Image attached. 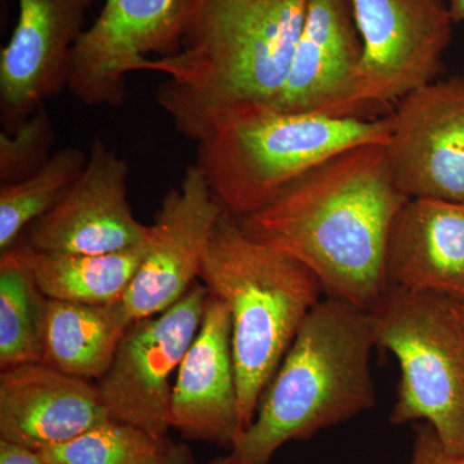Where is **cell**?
Wrapping results in <instances>:
<instances>
[{
	"instance_id": "2",
	"label": "cell",
	"mask_w": 464,
	"mask_h": 464,
	"mask_svg": "<svg viewBox=\"0 0 464 464\" xmlns=\"http://www.w3.org/2000/svg\"><path fill=\"white\" fill-rule=\"evenodd\" d=\"M308 0H192L179 51L139 72L166 75L155 99L199 142L232 116L273 108L288 78Z\"/></svg>"
},
{
	"instance_id": "12",
	"label": "cell",
	"mask_w": 464,
	"mask_h": 464,
	"mask_svg": "<svg viewBox=\"0 0 464 464\" xmlns=\"http://www.w3.org/2000/svg\"><path fill=\"white\" fill-rule=\"evenodd\" d=\"M130 167L102 140H93L74 185L21 237L33 249L63 255H106L145 246L150 226L128 200Z\"/></svg>"
},
{
	"instance_id": "24",
	"label": "cell",
	"mask_w": 464,
	"mask_h": 464,
	"mask_svg": "<svg viewBox=\"0 0 464 464\" xmlns=\"http://www.w3.org/2000/svg\"><path fill=\"white\" fill-rule=\"evenodd\" d=\"M408 464H464V456L449 453L431 424H414L413 456Z\"/></svg>"
},
{
	"instance_id": "22",
	"label": "cell",
	"mask_w": 464,
	"mask_h": 464,
	"mask_svg": "<svg viewBox=\"0 0 464 464\" xmlns=\"http://www.w3.org/2000/svg\"><path fill=\"white\" fill-rule=\"evenodd\" d=\"M41 454L51 464H172L181 456L167 439L111 418Z\"/></svg>"
},
{
	"instance_id": "25",
	"label": "cell",
	"mask_w": 464,
	"mask_h": 464,
	"mask_svg": "<svg viewBox=\"0 0 464 464\" xmlns=\"http://www.w3.org/2000/svg\"><path fill=\"white\" fill-rule=\"evenodd\" d=\"M0 464H50L38 451L0 440Z\"/></svg>"
},
{
	"instance_id": "3",
	"label": "cell",
	"mask_w": 464,
	"mask_h": 464,
	"mask_svg": "<svg viewBox=\"0 0 464 464\" xmlns=\"http://www.w3.org/2000/svg\"><path fill=\"white\" fill-rule=\"evenodd\" d=\"M374 347L373 314L331 295L320 301L302 324L231 456L268 464L286 442L304 441L373 408Z\"/></svg>"
},
{
	"instance_id": "21",
	"label": "cell",
	"mask_w": 464,
	"mask_h": 464,
	"mask_svg": "<svg viewBox=\"0 0 464 464\" xmlns=\"http://www.w3.org/2000/svg\"><path fill=\"white\" fill-rule=\"evenodd\" d=\"M83 150L53 152L38 172L0 188V250L11 248L27 228L63 199L87 164Z\"/></svg>"
},
{
	"instance_id": "20",
	"label": "cell",
	"mask_w": 464,
	"mask_h": 464,
	"mask_svg": "<svg viewBox=\"0 0 464 464\" xmlns=\"http://www.w3.org/2000/svg\"><path fill=\"white\" fill-rule=\"evenodd\" d=\"M48 299L16 246L0 258V368L43 362Z\"/></svg>"
},
{
	"instance_id": "19",
	"label": "cell",
	"mask_w": 464,
	"mask_h": 464,
	"mask_svg": "<svg viewBox=\"0 0 464 464\" xmlns=\"http://www.w3.org/2000/svg\"><path fill=\"white\" fill-rule=\"evenodd\" d=\"M14 246L45 298L106 304L123 298L145 257L148 243L106 255L38 252L23 237Z\"/></svg>"
},
{
	"instance_id": "14",
	"label": "cell",
	"mask_w": 464,
	"mask_h": 464,
	"mask_svg": "<svg viewBox=\"0 0 464 464\" xmlns=\"http://www.w3.org/2000/svg\"><path fill=\"white\" fill-rule=\"evenodd\" d=\"M100 0H17L11 39L0 52V111L8 132L67 88L70 57Z\"/></svg>"
},
{
	"instance_id": "27",
	"label": "cell",
	"mask_w": 464,
	"mask_h": 464,
	"mask_svg": "<svg viewBox=\"0 0 464 464\" xmlns=\"http://www.w3.org/2000/svg\"><path fill=\"white\" fill-rule=\"evenodd\" d=\"M201 464H250L246 462H241V460L237 459L234 456H228L226 458H222V459L213 460V462L201 463Z\"/></svg>"
},
{
	"instance_id": "23",
	"label": "cell",
	"mask_w": 464,
	"mask_h": 464,
	"mask_svg": "<svg viewBox=\"0 0 464 464\" xmlns=\"http://www.w3.org/2000/svg\"><path fill=\"white\" fill-rule=\"evenodd\" d=\"M54 132L51 116L41 105L12 132L0 134V181L8 185L38 172L52 155Z\"/></svg>"
},
{
	"instance_id": "10",
	"label": "cell",
	"mask_w": 464,
	"mask_h": 464,
	"mask_svg": "<svg viewBox=\"0 0 464 464\" xmlns=\"http://www.w3.org/2000/svg\"><path fill=\"white\" fill-rule=\"evenodd\" d=\"M384 145L393 181L409 199L464 203V78L409 92L390 114Z\"/></svg>"
},
{
	"instance_id": "30",
	"label": "cell",
	"mask_w": 464,
	"mask_h": 464,
	"mask_svg": "<svg viewBox=\"0 0 464 464\" xmlns=\"http://www.w3.org/2000/svg\"><path fill=\"white\" fill-rule=\"evenodd\" d=\"M51 464V463H50Z\"/></svg>"
},
{
	"instance_id": "15",
	"label": "cell",
	"mask_w": 464,
	"mask_h": 464,
	"mask_svg": "<svg viewBox=\"0 0 464 464\" xmlns=\"http://www.w3.org/2000/svg\"><path fill=\"white\" fill-rule=\"evenodd\" d=\"M169 423L183 438L231 449L243 435L227 308L210 295L197 337L179 368Z\"/></svg>"
},
{
	"instance_id": "28",
	"label": "cell",
	"mask_w": 464,
	"mask_h": 464,
	"mask_svg": "<svg viewBox=\"0 0 464 464\" xmlns=\"http://www.w3.org/2000/svg\"><path fill=\"white\" fill-rule=\"evenodd\" d=\"M456 311L464 328V302H456Z\"/></svg>"
},
{
	"instance_id": "17",
	"label": "cell",
	"mask_w": 464,
	"mask_h": 464,
	"mask_svg": "<svg viewBox=\"0 0 464 464\" xmlns=\"http://www.w3.org/2000/svg\"><path fill=\"white\" fill-rule=\"evenodd\" d=\"M384 273L387 288L464 302V203L406 200L391 226Z\"/></svg>"
},
{
	"instance_id": "1",
	"label": "cell",
	"mask_w": 464,
	"mask_h": 464,
	"mask_svg": "<svg viewBox=\"0 0 464 464\" xmlns=\"http://www.w3.org/2000/svg\"><path fill=\"white\" fill-rule=\"evenodd\" d=\"M408 199L384 145L371 143L323 161L237 222L253 240L310 268L331 297L372 313L387 290L391 226Z\"/></svg>"
},
{
	"instance_id": "4",
	"label": "cell",
	"mask_w": 464,
	"mask_h": 464,
	"mask_svg": "<svg viewBox=\"0 0 464 464\" xmlns=\"http://www.w3.org/2000/svg\"><path fill=\"white\" fill-rule=\"evenodd\" d=\"M200 279L231 319L244 431L308 314L322 299L315 274L285 253L253 240L222 209Z\"/></svg>"
},
{
	"instance_id": "13",
	"label": "cell",
	"mask_w": 464,
	"mask_h": 464,
	"mask_svg": "<svg viewBox=\"0 0 464 464\" xmlns=\"http://www.w3.org/2000/svg\"><path fill=\"white\" fill-rule=\"evenodd\" d=\"M362 43L348 0H308L288 78L273 108L329 118H372L360 97Z\"/></svg>"
},
{
	"instance_id": "9",
	"label": "cell",
	"mask_w": 464,
	"mask_h": 464,
	"mask_svg": "<svg viewBox=\"0 0 464 464\" xmlns=\"http://www.w3.org/2000/svg\"><path fill=\"white\" fill-rule=\"evenodd\" d=\"M192 0H105L72 50L67 90L87 106L119 108L127 76L149 54L179 51Z\"/></svg>"
},
{
	"instance_id": "5",
	"label": "cell",
	"mask_w": 464,
	"mask_h": 464,
	"mask_svg": "<svg viewBox=\"0 0 464 464\" xmlns=\"http://www.w3.org/2000/svg\"><path fill=\"white\" fill-rule=\"evenodd\" d=\"M389 115L329 118L274 108L227 119L198 142L197 166L217 203L241 219L329 158L356 146L386 145Z\"/></svg>"
},
{
	"instance_id": "18",
	"label": "cell",
	"mask_w": 464,
	"mask_h": 464,
	"mask_svg": "<svg viewBox=\"0 0 464 464\" xmlns=\"http://www.w3.org/2000/svg\"><path fill=\"white\" fill-rule=\"evenodd\" d=\"M130 325L121 299L106 304L48 299L43 362L72 377L99 381Z\"/></svg>"
},
{
	"instance_id": "8",
	"label": "cell",
	"mask_w": 464,
	"mask_h": 464,
	"mask_svg": "<svg viewBox=\"0 0 464 464\" xmlns=\"http://www.w3.org/2000/svg\"><path fill=\"white\" fill-rule=\"evenodd\" d=\"M362 43L360 97L380 110L438 79L453 38L448 0H348Z\"/></svg>"
},
{
	"instance_id": "7",
	"label": "cell",
	"mask_w": 464,
	"mask_h": 464,
	"mask_svg": "<svg viewBox=\"0 0 464 464\" xmlns=\"http://www.w3.org/2000/svg\"><path fill=\"white\" fill-rule=\"evenodd\" d=\"M209 298L207 286L195 283L173 306L128 328L109 371L96 383L111 420L167 438L170 375L197 337Z\"/></svg>"
},
{
	"instance_id": "11",
	"label": "cell",
	"mask_w": 464,
	"mask_h": 464,
	"mask_svg": "<svg viewBox=\"0 0 464 464\" xmlns=\"http://www.w3.org/2000/svg\"><path fill=\"white\" fill-rule=\"evenodd\" d=\"M221 213L200 168H186L161 201L145 257L121 298L130 323L163 313L197 283Z\"/></svg>"
},
{
	"instance_id": "16",
	"label": "cell",
	"mask_w": 464,
	"mask_h": 464,
	"mask_svg": "<svg viewBox=\"0 0 464 464\" xmlns=\"http://www.w3.org/2000/svg\"><path fill=\"white\" fill-rule=\"evenodd\" d=\"M110 420L97 384L44 362L0 373V440L42 451Z\"/></svg>"
},
{
	"instance_id": "29",
	"label": "cell",
	"mask_w": 464,
	"mask_h": 464,
	"mask_svg": "<svg viewBox=\"0 0 464 464\" xmlns=\"http://www.w3.org/2000/svg\"><path fill=\"white\" fill-rule=\"evenodd\" d=\"M172 464H183L182 456H179V458H177V459L174 460V462Z\"/></svg>"
},
{
	"instance_id": "26",
	"label": "cell",
	"mask_w": 464,
	"mask_h": 464,
	"mask_svg": "<svg viewBox=\"0 0 464 464\" xmlns=\"http://www.w3.org/2000/svg\"><path fill=\"white\" fill-rule=\"evenodd\" d=\"M448 5L453 23H464V0H448Z\"/></svg>"
},
{
	"instance_id": "6",
	"label": "cell",
	"mask_w": 464,
	"mask_h": 464,
	"mask_svg": "<svg viewBox=\"0 0 464 464\" xmlns=\"http://www.w3.org/2000/svg\"><path fill=\"white\" fill-rule=\"evenodd\" d=\"M375 346L398 360L391 424H431L449 453L464 456V328L456 301L387 288L372 311Z\"/></svg>"
}]
</instances>
